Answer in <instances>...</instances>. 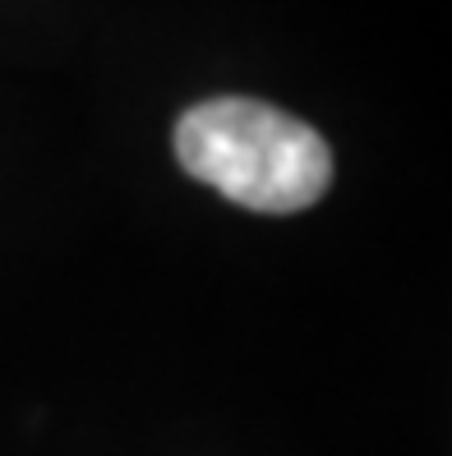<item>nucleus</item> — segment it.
Returning a JSON list of instances; mask_svg holds the SVG:
<instances>
[{
	"label": "nucleus",
	"mask_w": 452,
	"mask_h": 456,
	"mask_svg": "<svg viewBox=\"0 0 452 456\" xmlns=\"http://www.w3.org/2000/svg\"><path fill=\"white\" fill-rule=\"evenodd\" d=\"M176 157L194 180L250 212H300L333 184L324 134L254 97L190 106L176 125Z\"/></svg>",
	"instance_id": "nucleus-1"
}]
</instances>
